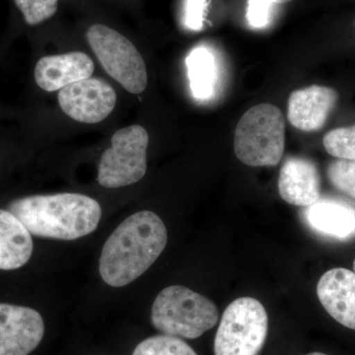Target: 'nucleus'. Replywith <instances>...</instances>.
Listing matches in <instances>:
<instances>
[{"mask_svg": "<svg viewBox=\"0 0 355 355\" xmlns=\"http://www.w3.org/2000/svg\"><path fill=\"white\" fill-rule=\"evenodd\" d=\"M209 0H186L184 23L189 29L200 31L205 23Z\"/></svg>", "mask_w": 355, "mask_h": 355, "instance_id": "4be33fe9", "label": "nucleus"}, {"mask_svg": "<svg viewBox=\"0 0 355 355\" xmlns=\"http://www.w3.org/2000/svg\"><path fill=\"white\" fill-rule=\"evenodd\" d=\"M218 319V309L212 301L181 286L163 289L151 310V322L158 331L190 340L214 328Z\"/></svg>", "mask_w": 355, "mask_h": 355, "instance_id": "7ed1b4c3", "label": "nucleus"}, {"mask_svg": "<svg viewBox=\"0 0 355 355\" xmlns=\"http://www.w3.org/2000/svg\"><path fill=\"white\" fill-rule=\"evenodd\" d=\"M149 137L146 128L133 125L118 130L112 147L103 153L98 168V183L107 189H118L137 183L147 170Z\"/></svg>", "mask_w": 355, "mask_h": 355, "instance_id": "0eeeda50", "label": "nucleus"}, {"mask_svg": "<svg viewBox=\"0 0 355 355\" xmlns=\"http://www.w3.org/2000/svg\"><path fill=\"white\" fill-rule=\"evenodd\" d=\"M44 334V320L36 310L0 303V355L30 354Z\"/></svg>", "mask_w": 355, "mask_h": 355, "instance_id": "1a4fd4ad", "label": "nucleus"}, {"mask_svg": "<svg viewBox=\"0 0 355 355\" xmlns=\"http://www.w3.org/2000/svg\"><path fill=\"white\" fill-rule=\"evenodd\" d=\"M268 331V313L260 301L236 299L221 317L214 340L216 355H259Z\"/></svg>", "mask_w": 355, "mask_h": 355, "instance_id": "39448f33", "label": "nucleus"}, {"mask_svg": "<svg viewBox=\"0 0 355 355\" xmlns=\"http://www.w3.org/2000/svg\"><path fill=\"white\" fill-rule=\"evenodd\" d=\"M95 65L81 51L42 58L35 67V80L46 92H55L70 84L90 78Z\"/></svg>", "mask_w": 355, "mask_h": 355, "instance_id": "ddd939ff", "label": "nucleus"}, {"mask_svg": "<svg viewBox=\"0 0 355 355\" xmlns=\"http://www.w3.org/2000/svg\"><path fill=\"white\" fill-rule=\"evenodd\" d=\"M338 94L335 89L313 85L291 93L287 116L294 128L316 132L324 127L335 109Z\"/></svg>", "mask_w": 355, "mask_h": 355, "instance_id": "9d476101", "label": "nucleus"}, {"mask_svg": "<svg viewBox=\"0 0 355 355\" xmlns=\"http://www.w3.org/2000/svg\"><path fill=\"white\" fill-rule=\"evenodd\" d=\"M277 4L287 3V2L292 1V0H273Z\"/></svg>", "mask_w": 355, "mask_h": 355, "instance_id": "5701e85b", "label": "nucleus"}, {"mask_svg": "<svg viewBox=\"0 0 355 355\" xmlns=\"http://www.w3.org/2000/svg\"><path fill=\"white\" fill-rule=\"evenodd\" d=\"M191 92L198 100H209L216 92L218 69L214 53L200 46L191 51L187 58Z\"/></svg>", "mask_w": 355, "mask_h": 355, "instance_id": "dca6fc26", "label": "nucleus"}, {"mask_svg": "<svg viewBox=\"0 0 355 355\" xmlns=\"http://www.w3.org/2000/svg\"><path fill=\"white\" fill-rule=\"evenodd\" d=\"M327 176L336 190L355 200V161H334L327 169Z\"/></svg>", "mask_w": 355, "mask_h": 355, "instance_id": "6ab92c4d", "label": "nucleus"}, {"mask_svg": "<svg viewBox=\"0 0 355 355\" xmlns=\"http://www.w3.org/2000/svg\"><path fill=\"white\" fill-rule=\"evenodd\" d=\"M279 4L273 0H248L247 20L254 29L268 27L275 16V8Z\"/></svg>", "mask_w": 355, "mask_h": 355, "instance_id": "412c9836", "label": "nucleus"}, {"mask_svg": "<svg viewBox=\"0 0 355 355\" xmlns=\"http://www.w3.org/2000/svg\"><path fill=\"white\" fill-rule=\"evenodd\" d=\"M87 41L107 73L125 90L132 94L146 90V62L130 40L112 28L95 24L88 29Z\"/></svg>", "mask_w": 355, "mask_h": 355, "instance_id": "423d86ee", "label": "nucleus"}, {"mask_svg": "<svg viewBox=\"0 0 355 355\" xmlns=\"http://www.w3.org/2000/svg\"><path fill=\"white\" fill-rule=\"evenodd\" d=\"M279 193L295 207H309L321 197V179L317 166L303 157H288L280 169Z\"/></svg>", "mask_w": 355, "mask_h": 355, "instance_id": "f8f14e48", "label": "nucleus"}, {"mask_svg": "<svg viewBox=\"0 0 355 355\" xmlns=\"http://www.w3.org/2000/svg\"><path fill=\"white\" fill-rule=\"evenodd\" d=\"M323 144L333 157L355 161V125L331 130L324 135Z\"/></svg>", "mask_w": 355, "mask_h": 355, "instance_id": "a211bd4d", "label": "nucleus"}, {"mask_svg": "<svg viewBox=\"0 0 355 355\" xmlns=\"http://www.w3.org/2000/svg\"><path fill=\"white\" fill-rule=\"evenodd\" d=\"M286 146L284 114L272 104H259L243 114L235 130L234 150L251 167L277 166Z\"/></svg>", "mask_w": 355, "mask_h": 355, "instance_id": "20e7f679", "label": "nucleus"}, {"mask_svg": "<svg viewBox=\"0 0 355 355\" xmlns=\"http://www.w3.org/2000/svg\"><path fill=\"white\" fill-rule=\"evenodd\" d=\"M354 272H355V260L354 261Z\"/></svg>", "mask_w": 355, "mask_h": 355, "instance_id": "393cba45", "label": "nucleus"}, {"mask_svg": "<svg viewBox=\"0 0 355 355\" xmlns=\"http://www.w3.org/2000/svg\"><path fill=\"white\" fill-rule=\"evenodd\" d=\"M28 25L41 24L58 10V0H14Z\"/></svg>", "mask_w": 355, "mask_h": 355, "instance_id": "aec40b11", "label": "nucleus"}, {"mask_svg": "<svg viewBox=\"0 0 355 355\" xmlns=\"http://www.w3.org/2000/svg\"><path fill=\"white\" fill-rule=\"evenodd\" d=\"M58 103L64 113L72 120L98 123L113 112L116 94L106 81L90 77L60 89Z\"/></svg>", "mask_w": 355, "mask_h": 355, "instance_id": "6e6552de", "label": "nucleus"}, {"mask_svg": "<svg viewBox=\"0 0 355 355\" xmlns=\"http://www.w3.org/2000/svg\"><path fill=\"white\" fill-rule=\"evenodd\" d=\"M308 355H327V354H321V352H313V354H310Z\"/></svg>", "mask_w": 355, "mask_h": 355, "instance_id": "b1692460", "label": "nucleus"}, {"mask_svg": "<svg viewBox=\"0 0 355 355\" xmlns=\"http://www.w3.org/2000/svg\"><path fill=\"white\" fill-rule=\"evenodd\" d=\"M167 229L153 211L137 212L112 233L103 247L99 270L113 287L128 286L155 263L167 245Z\"/></svg>", "mask_w": 355, "mask_h": 355, "instance_id": "f257e3e1", "label": "nucleus"}, {"mask_svg": "<svg viewBox=\"0 0 355 355\" xmlns=\"http://www.w3.org/2000/svg\"><path fill=\"white\" fill-rule=\"evenodd\" d=\"M311 227L333 237L349 238L355 234V209L336 200H318L306 211Z\"/></svg>", "mask_w": 355, "mask_h": 355, "instance_id": "2eb2a0df", "label": "nucleus"}, {"mask_svg": "<svg viewBox=\"0 0 355 355\" xmlns=\"http://www.w3.org/2000/svg\"><path fill=\"white\" fill-rule=\"evenodd\" d=\"M132 355H198L190 345L176 336L161 335L146 338Z\"/></svg>", "mask_w": 355, "mask_h": 355, "instance_id": "f3484780", "label": "nucleus"}, {"mask_svg": "<svg viewBox=\"0 0 355 355\" xmlns=\"http://www.w3.org/2000/svg\"><path fill=\"white\" fill-rule=\"evenodd\" d=\"M14 214L31 234L51 239H78L94 232L102 209L94 198L80 193L31 196L9 203Z\"/></svg>", "mask_w": 355, "mask_h": 355, "instance_id": "f03ea898", "label": "nucleus"}, {"mask_svg": "<svg viewBox=\"0 0 355 355\" xmlns=\"http://www.w3.org/2000/svg\"><path fill=\"white\" fill-rule=\"evenodd\" d=\"M31 233L14 214L0 209V270L22 268L31 259Z\"/></svg>", "mask_w": 355, "mask_h": 355, "instance_id": "4468645a", "label": "nucleus"}, {"mask_svg": "<svg viewBox=\"0 0 355 355\" xmlns=\"http://www.w3.org/2000/svg\"><path fill=\"white\" fill-rule=\"evenodd\" d=\"M317 295L327 312L338 323L355 331V272L343 268L324 273Z\"/></svg>", "mask_w": 355, "mask_h": 355, "instance_id": "9b49d317", "label": "nucleus"}]
</instances>
